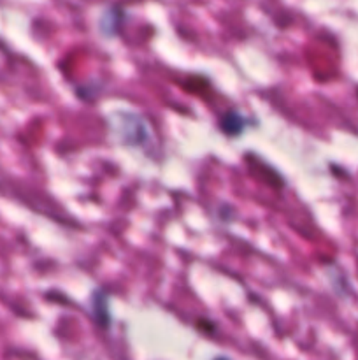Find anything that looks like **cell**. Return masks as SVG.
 I'll return each mask as SVG.
<instances>
[{"instance_id":"cell-1","label":"cell","mask_w":358,"mask_h":360,"mask_svg":"<svg viewBox=\"0 0 358 360\" xmlns=\"http://www.w3.org/2000/svg\"><path fill=\"white\" fill-rule=\"evenodd\" d=\"M232 118V122H221V129L225 130L227 134H230V136H234V134H239L242 130V127H244V120L241 118V116L237 115V112H230L228 115Z\"/></svg>"},{"instance_id":"cell-2","label":"cell","mask_w":358,"mask_h":360,"mask_svg":"<svg viewBox=\"0 0 358 360\" xmlns=\"http://www.w3.org/2000/svg\"><path fill=\"white\" fill-rule=\"evenodd\" d=\"M216 360H227V359H216Z\"/></svg>"}]
</instances>
